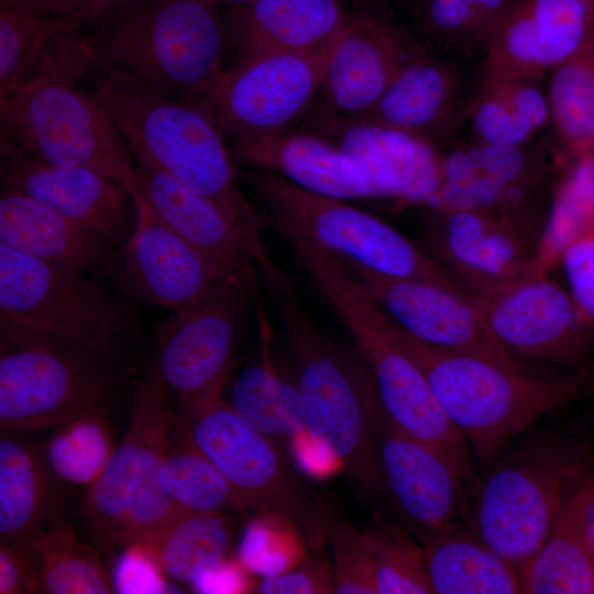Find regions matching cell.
<instances>
[{
    "label": "cell",
    "instance_id": "39",
    "mask_svg": "<svg viewBox=\"0 0 594 594\" xmlns=\"http://www.w3.org/2000/svg\"><path fill=\"white\" fill-rule=\"evenodd\" d=\"M85 26L78 19L40 15L0 2V101L26 76L52 43Z\"/></svg>",
    "mask_w": 594,
    "mask_h": 594
},
{
    "label": "cell",
    "instance_id": "48",
    "mask_svg": "<svg viewBox=\"0 0 594 594\" xmlns=\"http://www.w3.org/2000/svg\"><path fill=\"white\" fill-rule=\"evenodd\" d=\"M254 593L260 594H330L334 593L332 562L322 549L310 550L297 566L256 582Z\"/></svg>",
    "mask_w": 594,
    "mask_h": 594
},
{
    "label": "cell",
    "instance_id": "1",
    "mask_svg": "<svg viewBox=\"0 0 594 594\" xmlns=\"http://www.w3.org/2000/svg\"><path fill=\"white\" fill-rule=\"evenodd\" d=\"M68 69L90 84L136 164L166 173L215 201L245 232L261 277L282 275L263 239L265 219L237 184L232 154L208 102L167 96L107 66L73 61Z\"/></svg>",
    "mask_w": 594,
    "mask_h": 594
},
{
    "label": "cell",
    "instance_id": "37",
    "mask_svg": "<svg viewBox=\"0 0 594 594\" xmlns=\"http://www.w3.org/2000/svg\"><path fill=\"white\" fill-rule=\"evenodd\" d=\"M550 73L551 120L575 158L583 157L594 138V31Z\"/></svg>",
    "mask_w": 594,
    "mask_h": 594
},
{
    "label": "cell",
    "instance_id": "49",
    "mask_svg": "<svg viewBox=\"0 0 594 594\" xmlns=\"http://www.w3.org/2000/svg\"><path fill=\"white\" fill-rule=\"evenodd\" d=\"M560 262L572 297L594 323V218L565 248Z\"/></svg>",
    "mask_w": 594,
    "mask_h": 594
},
{
    "label": "cell",
    "instance_id": "12",
    "mask_svg": "<svg viewBox=\"0 0 594 594\" xmlns=\"http://www.w3.org/2000/svg\"><path fill=\"white\" fill-rule=\"evenodd\" d=\"M0 322L77 342L112 361L128 328L109 293L84 272L0 244Z\"/></svg>",
    "mask_w": 594,
    "mask_h": 594
},
{
    "label": "cell",
    "instance_id": "55",
    "mask_svg": "<svg viewBox=\"0 0 594 594\" xmlns=\"http://www.w3.org/2000/svg\"><path fill=\"white\" fill-rule=\"evenodd\" d=\"M212 1L219 3L220 6L227 4L228 7H231V6L243 4L252 0H212Z\"/></svg>",
    "mask_w": 594,
    "mask_h": 594
},
{
    "label": "cell",
    "instance_id": "32",
    "mask_svg": "<svg viewBox=\"0 0 594 594\" xmlns=\"http://www.w3.org/2000/svg\"><path fill=\"white\" fill-rule=\"evenodd\" d=\"M469 119L474 144L521 146L548 124L551 112L538 79L484 68Z\"/></svg>",
    "mask_w": 594,
    "mask_h": 594
},
{
    "label": "cell",
    "instance_id": "23",
    "mask_svg": "<svg viewBox=\"0 0 594 594\" xmlns=\"http://www.w3.org/2000/svg\"><path fill=\"white\" fill-rule=\"evenodd\" d=\"M129 193L180 238L232 274L260 276L245 232L210 198L170 175L136 164Z\"/></svg>",
    "mask_w": 594,
    "mask_h": 594
},
{
    "label": "cell",
    "instance_id": "30",
    "mask_svg": "<svg viewBox=\"0 0 594 594\" xmlns=\"http://www.w3.org/2000/svg\"><path fill=\"white\" fill-rule=\"evenodd\" d=\"M593 505V483L571 490L549 536L520 572V593H594Z\"/></svg>",
    "mask_w": 594,
    "mask_h": 594
},
{
    "label": "cell",
    "instance_id": "5",
    "mask_svg": "<svg viewBox=\"0 0 594 594\" xmlns=\"http://www.w3.org/2000/svg\"><path fill=\"white\" fill-rule=\"evenodd\" d=\"M293 254L350 330L358 352L374 376L380 404L388 419L404 432L471 466L466 440L398 342L394 321L369 290L338 255L306 238L293 244Z\"/></svg>",
    "mask_w": 594,
    "mask_h": 594
},
{
    "label": "cell",
    "instance_id": "13",
    "mask_svg": "<svg viewBox=\"0 0 594 594\" xmlns=\"http://www.w3.org/2000/svg\"><path fill=\"white\" fill-rule=\"evenodd\" d=\"M257 299V277H235L199 304L172 312L156 324L154 362L179 407L221 397L248 315Z\"/></svg>",
    "mask_w": 594,
    "mask_h": 594
},
{
    "label": "cell",
    "instance_id": "47",
    "mask_svg": "<svg viewBox=\"0 0 594 594\" xmlns=\"http://www.w3.org/2000/svg\"><path fill=\"white\" fill-rule=\"evenodd\" d=\"M114 593L165 594L180 593L170 584L151 549L144 542L123 547L111 574Z\"/></svg>",
    "mask_w": 594,
    "mask_h": 594
},
{
    "label": "cell",
    "instance_id": "27",
    "mask_svg": "<svg viewBox=\"0 0 594 594\" xmlns=\"http://www.w3.org/2000/svg\"><path fill=\"white\" fill-rule=\"evenodd\" d=\"M535 177L525 145L473 144L443 155L442 182L429 206L439 212L497 211L518 201Z\"/></svg>",
    "mask_w": 594,
    "mask_h": 594
},
{
    "label": "cell",
    "instance_id": "44",
    "mask_svg": "<svg viewBox=\"0 0 594 594\" xmlns=\"http://www.w3.org/2000/svg\"><path fill=\"white\" fill-rule=\"evenodd\" d=\"M484 68L540 79L538 40L528 0H509L492 24L483 46Z\"/></svg>",
    "mask_w": 594,
    "mask_h": 594
},
{
    "label": "cell",
    "instance_id": "7",
    "mask_svg": "<svg viewBox=\"0 0 594 594\" xmlns=\"http://www.w3.org/2000/svg\"><path fill=\"white\" fill-rule=\"evenodd\" d=\"M114 361L59 336L0 322L2 431L58 427L110 410L118 393Z\"/></svg>",
    "mask_w": 594,
    "mask_h": 594
},
{
    "label": "cell",
    "instance_id": "19",
    "mask_svg": "<svg viewBox=\"0 0 594 594\" xmlns=\"http://www.w3.org/2000/svg\"><path fill=\"white\" fill-rule=\"evenodd\" d=\"M339 257L387 316L414 338L447 351L526 370L490 331L468 296L426 280L375 272Z\"/></svg>",
    "mask_w": 594,
    "mask_h": 594
},
{
    "label": "cell",
    "instance_id": "46",
    "mask_svg": "<svg viewBox=\"0 0 594 594\" xmlns=\"http://www.w3.org/2000/svg\"><path fill=\"white\" fill-rule=\"evenodd\" d=\"M329 539L336 594H380L375 565L362 531L343 517H330Z\"/></svg>",
    "mask_w": 594,
    "mask_h": 594
},
{
    "label": "cell",
    "instance_id": "34",
    "mask_svg": "<svg viewBox=\"0 0 594 594\" xmlns=\"http://www.w3.org/2000/svg\"><path fill=\"white\" fill-rule=\"evenodd\" d=\"M48 471L36 450L12 436H1V543L42 529L51 508Z\"/></svg>",
    "mask_w": 594,
    "mask_h": 594
},
{
    "label": "cell",
    "instance_id": "25",
    "mask_svg": "<svg viewBox=\"0 0 594 594\" xmlns=\"http://www.w3.org/2000/svg\"><path fill=\"white\" fill-rule=\"evenodd\" d=\"M232 157L285 177L309 191L338 198H381L364 165L326 139L301 130L232 142Z\"/></svg>",
    "mask_w": 594,
    "mask_h": 594
},
{
    "label": "cell",
    "instance_id": "41",
    "mask_svg": "<svg viewBox=\"0 0 594 594\" xmlns=\"http://www.w3.org/2000/svg\"><path fill=\"white\" fill-rule=\"evenodd\" d=\"M593 218L594 168L586 157H581L576 158L554 194L549 220L529 271L547 275Z\"/></svg>",
    "mask_w": 594,
    "mask_h": 594
},
{
    "label": "cell",
    "instance_id": "29",
    "mask_svg": "<svg viewBox=\"0 0 594 594\" xmlns=\"http://www.w3.org/2000/svg\"><path fill=\"white\" fill-rule=\"evenodd\" d=\"M444 217L442 249L465 279L464 290H483L529 271L531 260L510 220L492 210L439 212Z\"/></svg>",
    "mask_w": 594,
    "mask_h": 594
},
{
    "label": "cell",
    "instance_id": "6",
    "mask_svg": "<svg viewBox=\"0 0 594 594\" xmlns=\"http://www.w3.org/2000/svg\"><path fill=\"white\" fill-rule=\"evenodd\" d=\"M51 45L31 76L0 101L1 136L41 164L86 167L129 190L133 155L105 107L77 84Z\"/></svg>",
    "mask_w": 594,
    "mask_h": 594
},
{
    "label": "cell",
    "instance_id": "21",
    "mask_svg": "<svg viewBox=\"0 0 594 594\" xmlns=\"http://www.w3.org/2000/svg\"><path fill=\"white\" fill-rule=\"evenodd\" d=\"M0 178L111 245L123 246L133 230L124 186L86 167L41 164L2 136Z\"/></svg>",
    "mask_w": 594,
    "mask_h": 594
},
{
    "label": "cell",
    "instance_id": "2",
    "mask_svg": "<svg viewBox=\"0 0 594 594\" xmlns=\"http://www.w3.org/2000/svg\"><path fill=\"white\" fill-rule=\"evenodd\" d=\"M63 36L77 59L167 96L208 101L226 72L224 12L212 0H135Z\"/></svg>",
    "mask_w": 594,
    "mask_h": 594
},
{
    "label": "cell",
    "instance_id": "11",
    "mask_svg": "<svg viewBox=\"0 0 594 594\" xmlns=\"http://www.w3.org/2000/svg\"><path fill=\"white\" fill-rule=\"evenodd\" d=\"M248 180L264 206L265 221L282 222L333 254L372 271L426 280L468 296L446 268L381 219L270 170L250 173Z\"/></svg>",
    "mask_w": 594,
    "mask_h": 594
},
{
    "label": "cell",
    "instance_id": "20",
    "mask_svg": "<svg viewBox=\"0 0 594 594\" xmlns=\"http://www.w3.org/2000/svg\"><path fill=\"white\" fill-rule=\"evenodd\" d=\"M302 130L358 158L381 198L429 206L440 188L443 155L426 138L358 116L307 119Z\"/></svg>",
    "mask_w": 594,
    "mask_h": 594
},
{
    "label": "cell",
    "instance_id": "31",
    "mask_svg": "<svg viewBox=\"0 0 594 594\" xmlns=\"http://www.w3.org/2000/svg\"><path fill=\"white\" fill-rule=\"evenodd\" d=\"M419 537L433 593L521 592L519 572L470 527L457 525Z\"/></svg>",
    "mask_w": 594,
    "mask_h": 594
},
{
    "label": "cell",
    "instance_id": "22",
    "mask_svg": "<svg viewBox=\"0 0 594 594\" xmlns=\"http://www.w3.org/2000/svg\"><path fill=\"white\" fill-rule=\"evenodd\" d=\"M255 315L261 338L260 361L238 374L226 402L240 419L273 442L297 468L315 475L312 458L322 469H327L331 453L307 429L296 378L278 370L272 360L271 326L260 299L255 305Z\"/></svg>",
    "mask_w": 594,
    "mask_h": 594
},
{
    "label": "cell",
    "instance_id": "54",
    "mask_svg": "<svg viewBox=\"0 0 594 594\" xmlns=\"http://www.w3.org/2000/svg\"><path fill=\"white\" fill-rule=\"evenodd\" d=\"M583 157H586L594 168V138L591 141L588 148ZM581 158V157H580Z\"/></svg>",
    "mask_w": 594,
    "mask_h": 594
},
{
    "label": "cell",
    "instance_id": "16",
    "mask_svg": "<svg viewBox=\"0 0 594 594\" xmlns=\"http://www.w3.org/2000/svg\"><path fill=\"white\" fill-rule=\"evenodd\" d=\"M427 46L387 11L359 7L349 12L306 119L364 113Z\"/></svg>",
    "mask_w": 594,
    "mask_h": 594
},
{
    "label": "cell",
    "instance_id": "18",
    "mask_svg": "<svg viewBox=\"0 0 594 594\" xmlns=\"http://www.w3.org/2000/svg\"><path fill=\"white\" fill-rule=\"evenodd\" d=\"M130 196L134 226L113 271L135 299L182 311L232 278L253 277L224 270L164 224L138 194Z\"/></svg>",
    "mask_w": 594,
    "mask_h": 594
},
{
    "label": "cell",
    "instance_id": "51",
    "mask_svg": "<svg viewBox=\"0 0 594 594\" xmlns=\"http://www.w3.org/2000/svg\"><path fill=\"white\" fill-rule=\"evenodd\" d=\"M135 0H0L40 15L68 16L90 25L105 13Z\"/></svg>",
    "mask_w": 594,
    "mask_h": 594
},
{
    "label": "cell",
    "instance_id": "10",
    "mask_svg": "<svg viewBox=\"0 0 594 594\" xmlns=\"http://www.w3.org/2000/svg\"><path fill=\"white\" fill-rule=\"evenodd\" d=\"M579 458L573 448L553 441L502 451L474 488L468 527L520 574L579 479Z\"/></svg>",
    "mask_w": 594,
    "mask_h": 594
},
{
    "label": "cell",
    "instance_id": "38",
    "mask_svg": "<svg viewBox=\"0 0 594 594\" xmlns=\"http://www.w3.org/2000/svg\"><path fill=\"white\" fill-rule=\"evenodd\" d=\"M509 0H415L413 31L447 52L483 51L486 35Z\"/></svg>",
    "mask_w": 594,
    "mask_h": 594
},
{
    "label": "cell",
    "instance_id": "35",
    "mask_svg": "<svg viewBox=\"0 0 594 594\" xmlns=\"http://www.w3.org/2000/svg\"><path fill=\"white\" fill-rule=\"evenodd\" d=\"M233 539L228 513L182 512L143 542L169 579L190 584L200 572L230 558Z\"/></svg>",
    "mask_w": 594,
    "mask_h": 594
},
{
    "label": "cell",
    "instance_id": "33",
    "mask_svg": "<svg viewBox=\"0 0 594 594\" xmlns=\"http://www.w3.org/2000/svg\"><path fill=\"white\" fill-rule=\"evenodd\" d=\"M160 483L183 510L242 515L240 503L226 477L190 437L183 416L170 418L168 443Z\"/></svg>",
    "mask_w": 594,
    "mask_h": 594
},
{
    "label": "cell",
    "instance_id": "26",
    "mask_svg": "<svg viewBox=\"0 0 594 594\" xmlns=\"http://www.w3.org/2000/svg\"><path fill=\"white\" fill-rule=\"evenodd\" d=\"M0 244L80 272L113 271L116 262L103 238L9 187L0 193Z\"/></svg>",
    "mask_w": 594,
    "mask_h": 594
},
{
    "label": "cell",
    "instance_id": "24",
    "mask_svg": "<svg viewBox=\"0 0 594 594\" xmlns=\"http://www.w3.org/2000/svg\"><path fill=\"white\" fill-rule=\"evenodd\" d=\"M349 12L341 0H252L224 12L227 50L238 62L271 53L330 51Z\"/></svg>",
    "mask_w": 594,
    "mask_h": 594
},
{
    "label": "cell",
    "instance_id": "15",
    "mask_svg": "<svg viewBox=\"0 0 594 594\" xmlns=\"http://www.w3.org/2000/svg\"><path fill=\"white\" fill-rule=\"evenodd\" d=\"M469 297L512 353L574 366L593 349L594 323L572 295L544 274L527 271Z\"/></svg>",
    "mask_w": 594,
    "mask_h": 594
},
{
    "label": "cell",
    "instance_id": "43",
    "mask_svg": "<svg viewBox=\"0 0 594 594\" xmlns=\"http://www.w3.org/2000/svg\"><path fill=\"white\" fill-rule=\"evenodd\" d=\"M542 70L571 56L594 31V0H528Z\"/></svg>",
    "mask_w": 594,
    "mask_h": 594
},
{
    "label": "cell",
    "instance_id": "9",
    "mask_svg": "<svg viewBox=\"0 0 594 594\" xmlns=\"http://www.w3.org/2000/svg\"><path fill=\"white\" fill-rule=\"evenodd\" d=\"M194 442L233 490L242 515L273 516L292 524L309 550L329 539L330 517L296 465L273 442L249 427L221 397L182 408Z\"/></svg>",
    "mask_w": 594,
    "mask_h": 594
},
{
    "label": "cell",
    "instance_id": "53",
    "mask_svg": "<svg viewBox=\"0 0 594 594\" xmlns=\"http://www.w3.org/2000/svg\"><path fill=\"white\" fill-rule=\"evenodd\" d=\"M359 3L360 8L387 11L393 6H404L407 3L414 4L415 0H355Z\"/></svg>",
    "mask_w": 594,
    "mask_h": 594
},
{
    "label": "cell",
    "instance_id": "17",
    "mask_svg": "<svg viewBox=\"0 0 594 594\" xmlns=\"http://www.w3.org/2000/svg\"><path fill=\"white\" fill-rule=\"evenodd\" d=\"M377 428L384 491L418 536L459 525L474 493L471 466L397 428L381 404Z\"/></svg>",
    "mask_w": 594,
    "mask_h": 594
},
{
    "label": "cell",
    "instance_id": "50",
    "mask_svg": "<svg viewBox=\"0 0 594 594\" xmlns=\"http://www.w3.org/2000/svg\"><path fill=\"white\" fill-rule=\"evenodd\" d=\"M31 536L1 543V594L38 593V568Z\"/></svg>",
    "mask_w": 594,
    "mask_h": 594
},
{
    "label": "cell",
    "instance_id": "14",
    "mask_svg": "<svg viewBox=\"0 0 594 594\" xmlns=\"http://www.w3.org/2000/svg\"><path fill=\"white\" fill-rule=\"evenodd\" d=\"M331 50L264 54L226 69L207 101L224 135L237 142L289 132L309 113Z\"/></svg>",
    "mask_w": 594,
    "mask_h": 594
},
{
    "label": "cell",
    "instance_id": "45",
    "mask_svg": "<svg viewBox=\"0 0 594 594\" xmlns=\"http://www.w3.org/2000/svg\"><path fill=\"white\" fill-rule=\"evenodd\" d=\"M301 534L273 516L249 518L237 550V559L251 574L262 578L286 572L308 556Z\"/></svg>",
    "mask_w": 594,
    "mask_h": 594
},
{
    "label": "cell",
    "instance_id": "4",
    "mask_svg": "<svg viewBox=\"0 0 594 594\" xmlns=\"http://www.w3.org/2000/svg\"><path fill=\"white\" fill-rule=\"evenodd\" d=\"M395 332L485 470L510 440L582 394L581 374L535 376L483 356L427 344L396 323Z\"/></svg>",
    "mask_w": 594,
    "mask_h": 594
},
{
    "label": "cell",
    "instance_id": "36",
    "mask_svg": "<svg viewBox=\"0 0 594 594\" xmlns=\"http://www.w3.org/2000/svg\"><path fill=\"white\" fill-rule=\"evenodd\" d=\"M38 568V593L110 594L111 575L97 551L80 542L69 525L57 524L31 536Z\"/></svg>",
    "mask_w": 594,
    "mask_h": 594
},
{
    "label": "cell",
    "instance_id": "42",
    "mask_svg": "<svg viewBox=\"0 0 594 594\" xmlns=\"http://www.w3.org/2000/svg\"><path fill=\"white\" fill-rule=\"evenodd\" d=\"M363 532L380 594H432L421 544L398 524L376 521Z\"/></svg>",
    "mask_w": 594,
    "mask_h": 594
},
{
    "label": "cell",
    "instance_id": "52",
    "mask_svg": "<svg viewBox=\"0 0 594 594\" xmlns=\"http://www.w3.org/2000/svg\"><path fill=\"white\" fill-rule=\"evenodd\" d=\"M250 575L237 557L227 558L200 572L190 586L201 594L254 593L256 582H252Z\"/></svg>",
    "mask_w": 594,
    "mask_h": 594
},
{
    "label": "cell",
    "instance_id": "28",
    "mask_svg": "<svg viewBox=\"0 0 594 594\" xmlns=\"http://www.w3.org/2000/svg\"><path fill=\"white\" fill-rule=\"evenodd\" d=\"M458 94L457 69L427 46L358 117L415 133L436 145L453 127Z\"/></svg>",
    "mask_w": 594,
    "mask_h": 594
},
{
    "label": "cell",
    "instance_id": "40",
    "mask_svg": "<svg viewBox=\"0 0 594 594\" xmlns=\"http://www.w3.org/2000/svg\"><path fill=\"white\" fill-rule=\"evenodd\" d=\"M116 450L108 413L80 415L57 427L45 447V461L57 477L91 486Z\"/></svg>",
    "mask_w": 594,
    "mask_h": 594
},
{
    "label": "cell",
    "instance_id": "8",
    "mask_svg": "<svg viewBox=\"0 0 594 594\" xmlns=\"http://www.w3.org/2000/svg\"><path fill=\"white\" fill-rule=\"evenodd\" d=\"M168 391L153 361L138 384L121 442L82 501V520L106 547L146 541L186 512L160 483L172 418Z\"/></svg>",
    "mask_w": 594,
    "mask_h": 594
},
{
    "label": "cell",
    "instance_id": "3",
    "mask_svg": "<svg viewBox=\"0 0 594 594\" xmlns=\"http://www.w3.org/2000/svg\"><path fill=\"white\" fill-rule=\"evenodd\" d=\"M275 297L307 429L339 461L359 495L373 502L384 492L374 376L358 350L351 351L314 321L293 289Z\"/></svg>",
    "mask_w": 594,
    "mask_h": 594
}]
</instances>
